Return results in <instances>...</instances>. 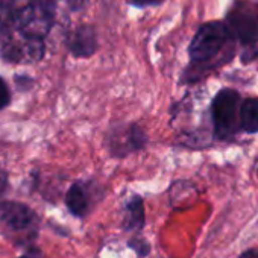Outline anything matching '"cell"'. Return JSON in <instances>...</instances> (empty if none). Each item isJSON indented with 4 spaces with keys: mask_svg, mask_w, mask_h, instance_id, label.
Returning <instances> with one entry per match:
<instances>
[{
    "mask_svg": "<svg viewBox=\"0 0 258 258\" xmlns=\"http://www.w3.org/2000/svg\"><path fill=\"white\" fill-rule=\"evenodd\" d=\"M8 10L20 34L44 40L55 22L56 0H10Z\"/></svg>",
    "mask_w": 258,
    "mask_h": 258,
    "instance_id": "6da1fadb",
    "label": "cell"
},
{
    "mask_svg": "<svg viewBox=\"0 0 258 258\" xmlns=\"http://www.w3.org/2000/svg\"><path fill=\"white\" fill-rule=\"evenodd\" d=\"M238 103L240 94L235 90H220L211 103V117L214 134L220 140H226L237 133L238 127Z\"/></svg>",
    "mask_w": 258,
    "mask_h": 258,
    "instance_id": "7a4b0ae2",
    "label": "cell"
},
{
    "mask_svg": "<svg viewBox=\"0 0 258 258\" xmlns=\"http://www.w3.org/2000/svg\"><path fill=\"white\" fill-rule=\"evenodd\" d=\"M229 37L231 34L228 28L220 22H211L201 26V29L198 31L188 47L190 59L195 64L208 62L222 50V47L226 44Z\"/></svg>",
    "mask_w": 258,
    "mask_h": 258,
    "instance_id": "3957f363",
    "label": "cell"
},
{
    "mask_svg": "<svg viewBox=\"0 0 258 258\" xmlns=\"http://www.w3.org/2000/svg\"><path fill=\"white\" fill-rule=\"evenodd\" d=\"M226 28L231 37H237L244 46H255L258 43V5L238 0L228 13Z\"/></svg>",
    "mask_w": 258,
    "mask_h": 258,
    "instance_id": "277c9868",
    "label": "cell"
},
{
    "mask_svg": "<svg viewBox=\"0 0 258 258\" xmlns=\"http://www.w3.org/2000/svg\"><path fill=\"white\" fill-rule=\"evenodd\" d=\"M0 223L17 235L34 238L38 232V216L26 204L16 201L0 202Z\"/></svg>",
    "mask_w": 258,
    "mask_h": 258,
    "instance_id": "5b68a950",
    "label": "cell"
},
{
    "mask_svg": "<svg viewBox=\"0 0 258 258\" xmlns=\"http://www.w3.org/2000/svg\"><path fill=\"white\" fill-rule=\"evenodd\" d=\"M2 56L8 62H37L44 56V43L19 32V37H7L2 44Z\"/></svg>",
    "mask_w": 258,
    "mask_h": 258,
    "instance_id": "8992f818",
    "label": "cell"
},
{
    "mask_svg": "<svg viewBox=\"0 0 258 258\" xmlns=\"http://www.w3.org/2000/svg\"><path fill=\"white\" fill-rule=\"evenodd\" d=\"M70 52L76 58H87L91 56L97 50V37L96 31L91 26H79L72 38H70Z\"/></svg>",
    "mask_w": 258,
    "mask_h": 258,
    "instance_id": "52a82bcc",
    "label": "cell"
},
{
    "mask_svg": "<svg viewBox=\"0 0 258 258\" xmlns=\"http://www.w3.org/2000/svg\"><path fill=\"white\" fill-rule=\"evenodd\" d=\"M90 199L84 184L75 182L66 193V207L75 217H84L88 211Z\"/></svg>",
    "mask_w": 258,
    "mask_h": 258,
    "instance_id": "ba28073f",
    "label": "cell"
},
{
    "mask_svg": "<svg viewBox=\"0 0 258 258\" xmlns=\"http://www.w3.org/2000/svg\"><path fill=\"white\" fill-rule=\"evenodd\" d=\"M124 223L123 229L124 231H142L145 223H146V214H145V204L140 196H133L127 201L124 207Z\"/></svg>",
    "mask_w": 258,
    "mask_h": 258,
    "instance_id": "9c48e42d",
    "label": "cell"
},
{
    "mask_svg": "<svg viewBox=\"0 0 258 258\" xmlns=\"http://www.w3.org/2000/svg\"><path fill=\"white\" fill-rule=\"evenodd\" d=\"M240 126L244 133H258V99H246L240 108Z\"/></svg>",
    "mask_w": 258,
    "mask_h": 258,
    "instance_id": "30bf717a",
    "label": "cell"
},
{
    "mask_svg": "<svg viewBox=\"0 0 258 258\" xmlns=\"http://www.w3.org/2000/svg\"><path fill=\"white\" fill-rule=\"evenodd\" d=\"M127 244H129V247L134 249V250L137 252V256H139V258H143V256L149 255V252H151V244H149L145 238H142V237L133 238Z\"/></svg>",
    "mask_w": 258,
    "mask_h": 258,
    "instance_id": "8fae6325",
    "label": "cell"
},
{
    "mask_svg": "<svg viewBox=\"0 0 258 258\" xmlns=\"http://www.w3.org/2000/svg\"><path fill=\"white\" fill-rule=\"evenodd\" d=\"M11 102V93H10V88L7 85V82L0 78V111L5 109Z\"/></svg>",
    "mask_w": 258,
    "mask_h": 258,
    "instance_id": "7c38bea8",
    "label": "cell"
},
{
    "mask_svg": "<svg viewBox=\"0 0 258 258\" xmlns=\"http://www.w3.org/2000/svg\"><path fill=\"white\" fill-rule=\"evenodd\" d=\"M133 5H136V7H140V8H143V7H154V5H160L163 0H129Z\"/></svg>",
    "mask_w": 258,
    "mask_h": 258,
    "instance_id": "4fadbf2b",
    "label": "cell"
},
{
    "mask_svg": "<svg viewBox=\"0 0 258 258\" xmlns=\"http://www.w3.org/2000/svg\"><path fill=\"white\" fill-rule=\"evenodd\" d=\"M7 185H8V178H7V173L0 169V196H2L7 190Z\"/></svg>",
    "mask_w": 258,
    "mask_h": 258,
    "instance_id": "5bb4252c",
    "label": "cell"
},
{
    "mask_svg": "<svg viewBox=\"0 0 258 258\" xmlns=\"http://www.w3.org/2000/svg\"><path fill=\"white\" fill-rule=\"evenodd\" d=\"M87 0H69V5L72 10H81L85 5Z\"/></svg>",
    "mask_w": 258,
    "mask_h": 258,
    "instance_id": "9a60e30c",
    "label": "cell"
},
{
    "mask_svg": "<svg viewBox=\"0 0 258 258\" xmlns=\"http://www.w3.org/2000/svg\"><path fill=\"white\" fill-rule=\"evenodd\" d=\"M238 258H258V250L256 249H247Z\"/></svg>",
    "mask_w": 258,
    "mask_h": 258,
    "instance_id": "2e32d148",
    "label": "cell"
},
{
    "mask_svg": "<svg viewBox=\"0 0 258 258\" xmlns=\"http://www.w3.org/2000/svg\"><path fill=\"white\" fill-rule=\"evenodd\" d=\"M19 258H34V256H31V255H22V256H19Z\"/></svg>",
    "mask_w": 258,
    "mask_h": 258,
    "instance_id": "e0dca14e",
    "label": "cell"
}]
</instances>
